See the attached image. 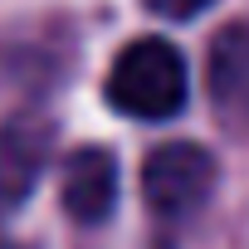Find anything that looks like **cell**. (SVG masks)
Instances as JSON below:
<instances>
[{
  "label": "cell",
  "mask_w": 249,
  "mask_h": 249,
  "mask_svg": "<svg viewBox=\"0 0 249 249\" xmlns=\"http://www.w3.org/2000/svg\"><path fill=\"white\" fill-rule=\"evenodd\" d=\"M210 186H215V161L205 147L196 142H166L147 157L142 166V191H147V205L161 215V220H186L196 215L205 200H210Z\"/></svg>",
  "instance_id": "cell-2"
},
{
  "label": "cell",
  "mask_w": 249,
  "mask_h": 249,
  "mask_svg": "<svg viewBox=\"0 0 249 249\" xmlns=\"http://www.w3.org/2000/svg\"><path fill=\"white\" fill-rule=\"evenodd\" d=\"M107 103L127 117L161 122L186 107V59L166 39H137L107 73Z\"/></svg>",
  "instance_id": "cell-1"
},
{
  "label": "cell",
  "mask_w": 249,
  "mask_h": 249,
  "mask_svg": "<svg viewBox=\"0 0 249 249\" xmlns=\"http://www.w3.org/2000/svg\"><path fill=\"white\" fill-rule=\"evenodd\" d=\"M64 210L78 220V225H98L112 215L117 205V157L107 147H78L69 152L64 161Z\"/></svg>",
  "instance_id": "cell-5"
},
{
  "label": "cell",
  "mask_w": 249,
  "mask_h": 249,
  "mask_svg": "<svg viewBox=\"0 0 249 249\" xmlns=\"http://www.w3.org/2000/svg\"><path fill=\"white\" fill-rule=\"evenodd\" d=\"M147 5H152L157 15H166V20H191V15L210 10L215 0H147Z\"/></svg>",
  "instance_id": "cell-6"
},
{
  "label": "cell",
  "mask_w": 249,
  "mask_h": 249,
  "mask_svg": "<svg viewBox=\"0 0 249 249\" xmlns=\"http://www.w3.org/2000/svg\"><path fill=\"white\" fill-rule=\"evenodd\" d=\"M0 249H20V244H10V239H0Z\"/></svg>",
  "instance_id": "cell-7"
},
{
  "label": "cell",
  "mask_w": 249,
  "mask_h": 249,
  "mask_svg": "<svg viewBox=\"0 0 249 249\" xmlns=\"http://www.w3.org/2000/svg\"><path fill=\"white\" fill-rule=\"evenodd\" d=\"M210 103L230 132H249V25H230L210 44Z\"/></svg>",
  "instance_id": "cell-4"
},
{
  "label": "cell",
  "mask_w": 249,
  "mask_h": 249,
  "mask_svg": "<svg viewBox=\"0 0 249 249\" xmlns=\"http://www.w3.org/2000/svg\"><path fill=\"white\" fill-rule=\"evenodd\" d=\"M54 147V127L35 112H20L0 127V210H15L30 200L44 161Z\"/></svg>",
  "instance_id": "cell-3"
}]
</instances>
